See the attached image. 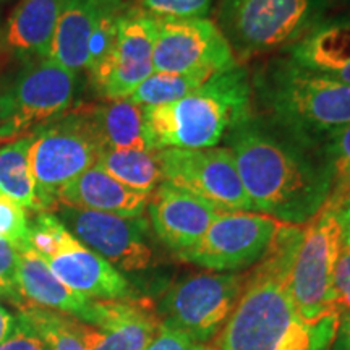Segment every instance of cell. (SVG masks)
Masks as SVG:
<instances>
[{"instance_id":"obj_1","label":"cell","mask_w":350,"mask_h":350,"mask_svg":"<svg viewBox=\"0 0 350 350\" xmlns=\"http://www.w3.org/2000/svg\"><path fill=\"white\" fill-rule=\"evenodd\" d=\"M227 143L253 211L305 226L325 208L332 188L326 146L253 117L232 129Z\"/></svg>"},{"instance_id":"obj_2","label":"cell","mask_w":350,"mask_h":350,"mask_svg":"<svg viewBox=\"0 0 350 350\" xmlns=\"http://www.w3.org/2000/svg\"><path fill=\"white\" fill-rule=\"evenodd\" d=\"M304 227L282 224L256 262L237 306L216 336L217 350H327L340 313L310 321L297 310L288 281Z\"/></svg>"},{"instance_id":"obj_3","label":"cell","mask_w":350,"mask_h":350,"mask_svg":"<svg viewBox=\"0 0 350 350\" xmlns=\"http://www.w3.org/2000/svg\"><path fill=\"white\" fill-rule=\"evenodd\" d=\"M253 88L242 65L216 73L185 98L143 107L150 148H213L252 117Z\"/></svg>"},{"instance_id":"obj_4","label":"cell","mask_w":350,"mask_h":350,"mask_svg":"<svg viewBox=\"0 0 350 350\" xmlns=\"http://www.w3.org/2000/svg\"><path fill=\"white\" fill-rule=\"evenodd\" d=\"M253 85L271 122L308 142H329L350 124V85L310 72L292 57L269 62Z\"/></svg>"},{"instance_id":"obj_5","label":"cell","mask_w":350,"mask_h":350,"mask_svg":"<svg viewBox=\"0 0 350 350\" xmlns=\"http://www.w3.org/2000/svg\"><path fill=\"white\" fill-rule=\"evenodd\" d=\"M29 167L42 211L59 204L60 190L96 165L103 150L88 113H70L31 133Z\"/></svg>"},{"instance_id":"obj_6","label":"cell","mask_w":350,"mask_h":350,"mask_svg":"<svg viewBox=\"0 0 350 350\" xmlns=\"http://www.w3.org/2000/svg\"><path fill=\"white\" fill-rule=\"evenodd\" d=\"M321 0H221L217 26L245 60L286 46L304 36Z\"/></svg>"},{"instance_id":"obj_7","label":"cell","mask_w":350,"mask_h":350,"mask_svg":"<svg viewBox=\"0 0 350 350\" xmlns=\"http://www.w3.org/2000/svg\"><path fill=\"white\" fill-rule=\"evenodd\" d=\"M342 242V219L338 209L327 204L304 226L288 288L297 310L305 319L317 321L339 312L336 308L334 271Z\"/></svg>"},{"instance_id":"obj_8","label":"cell","mask_w":350,"mask_h":350,"mask_svg":"<svg viewBox=\"0 0 350 350\" xmlns=\"http://www.w3.org/2000/svg\"><path fill=\"white\" fill-rule=\"evenodd\" d=\"M247 282L242 273H200L165 292L161 321L200 342L216 338L237 306Z\"/></svg>"},{"instance_id":"obj_9","label":"cell","mask_w":350,"mask_h":350,"mask_svg":"<svg viewBox=\"0 0 350 350\" xmlns=\"http://www.w3.org/2000/svg\"><path fill=\"white\" fill-rule=\"evenodd\" d=\"M157 156L163 182L198 196L219 211H253L229 148H165Z\"/></svg>"},{"instance_id":"obj_10","label":"cell","mask_w":350,"mask_h":350,"mask_svg":"<svg viewBox=\"0 0 350 350\" xmlns=\"http://www.w3.org/2000/svg\"><path fill=\"white\" fill-rule=\"evenodd\" d=\"M282 224L260 213L221 211L203 239L177 256L213 273L247 269L266 255Z\"/></svg>"},{"instance_id":"obj_11","label":"cell","mask_w":350,"mask_h":350,"mask_svg":"<svg viewBox=\"0 0 350 350\" xmlns=\"http://www.w3.org/2000/svg\"><path fill=\"white\" fill-rule=\"evenodd\" d=\"M234 51L219 26L208 18H157L152 52L154 72L211 78L234 68Z\"/></svg>"},{"instance_id":"obj_12","label":"cell","mask_w":350,"mask_h":350,"mask_svg":"<svg viewBox=\"0 0 350 350\" xmlns=\"http://www.w3.org/2000/svg\"><path fill=\"white\" fill-rule=\"evenodd\" d=\"M55 216L83 245L124 273L146 271L152 262V250L146 242V222L143 217L65 206L55 208Z\"/></svg>"},{"instance_id":"obj_13","label":"cell","mask_w":350,"mask_h":350,"mask_svg":"<svg viewBox=\"0 0 350 350\" xmlns=\"http://www.w3.org/2000/svg\"><path fill=\"white\" fill-rule=\"evenodd\" d=\"M77 73L51 57L29 62L21 70L7 96L8 137H18L33 126L46 125L72 106Z\"/></svg>"},{"instance_id":"obj_14","label":"cell","mask_w":350,"mask_h":350,"mask_svg":"<svg viewBox=\"0 0 350 350\" xmlns=\"http://www.w3.org/2000/svg\"><path fill=\"white\" fill-rule=\"evenodd\" d=\"M157 38V16L129 8L119 13L117 41L103 75L94 81L109 100L126 99L154 73L152 52Z\"/></svg>"},{"instance_id":"obj_15","label":"cell","mask_w":350,"mask_h":350,"mask_svg":"<svg viewBox=\"0 0 350 350\" xmlns=\"http://www.w3.org/2000/svg\"><path fill=\"white\" fill-rule=\"evenodd\" d=\"M161 317L144 299L94 300L91 325L77 319L86 350H144L161 326Z\"/></svg>"},{"instance_id":"obj_16","label":"cell","mask_w":350,"mask_h":350,"mask_svg":"<svg viewBox=\"0 0 350 350\" xmlns=\"http://www.w3.org/2000/svg\"><path fill=\"white\" fill-rule=\"evenodd\" d=\"M60 282L90 300H124L133 297L125 275L83 245L68 229L49 258L44 260Z\"/></svg>"},{"instance_id":"obj_17","label":"cell","mask_w":350,"mask_h":350,"mask_svg":"<svg viewBox=\"0 0 350 350\" xmlns=\"http://www.w3.org/2000/svg\"><path fill=\"white\" fill-rule=\"evenodd\" d=\"M148 213L157 237L177 255L198 243L221 211L198 196L163 182L150 196Z\"/></svg>"},{"instance_id":"obj_18","label":"cell","mask_w":350,"mask_h":350,"mask_svg":"<svg viewBox=\"0 0 350 350\" xmlns=\"http://www.w3.org/2000/svg\"><path fill=\"white\" fill-rule=\"evenodd\" d=\"M18 250V286L26 304L54 310L78 321L91 325L94 300L86 299L57 279L49 265L29 245Z\"/></svg>"},{"instance_id":"obj_19","label":"cell","mask_w":350,"mask_h":350,"mask_svg":"<svg viewBox=\"0 0 350 350\" xmlns=\"http://www.w3.org/2000/svg\"><path fill=\"white\" fill-rule=\"evenodd\" d=\"M148 201L150 196L131 190L99 165L85 170L59 193V204L124 217H142Z\"/></svg>"},{"instance_id":"obj_20","label":"cell","mask_w":350,"mask_h":350,"mask_svg":"<svg viewBox=\"0 0 350 350\" xmlns=\"http://www.w3.org/2000/svg\"><path fill=\"white\" fill-rule=\"evenodd\" d=\"M67 0H21L7 23L8 49L21 59H47Z\"/></svg>"},{"instance_id":"obj_21","label":"cell","mask_w":350,"mask_h":350,"mask_svg":"<svg viewBox=\"0 0 350 350\" xmlns=\"http://www.w3.org/2000/svg\"><path fill=\"white\" fill-rule=\"evenodd\" d=\"M104 0H67L52 39L49 57L72 72L88 70L90 44Z\"/></svg>"},{"instance_id":"obj_22","label":"cell","mask_w":350,"mask_h":350,"mask_svg":"<svg viewBox=\"0 0 350 350\" xmlns=\"http://www.w3.org/2000/svg\"><path fill=\"white\" fill-rule=\"evenodd\" d=\"M291 57L310 72L350 85V21L305 34L292 47Z\"/></svg>"},{"instance_id":"obj_23","label":"cell","mask_w":350,"mask_h":350,"mask_svg":"<svg viewBox=\"0 0 350 350\" xmlns=\"http://www.w3.org/2000/svg\"><path fill=\"white\" fill-rule=\"evenodd\" d=\"M100 146L107 150H151L144 125L143 107L131 99L109 100L88 112Z\"/></svg>"},{"instance_id":"obj_24","label":"cell","mask_w":350,"mask_h":350,"mask_svg":"<svg viewBox=\"0 0 350 350\" xmlns=\"http://www.w3.org/2000/svg\"><path fill=\"white\" fill-rule=\"evenodd\" d=\"M96 165L131 190L148 196H151L152 191L163 183V169L154 150L135 151L103 148Z\"/></svg>"},{"instance_id":"obj_25","label":"cell","mask_w":350,"mask_h":350,"mask_svg":"<svg viewBox=\"0 0 350 350\" xmlns=\"http://www.w3.org/2000/svg\"><path fill=\"white\" fill-rule=\"evenodd\" d=\"M31 135L0 146V193L18 203L25 209L42 211L36 196V187L29 167Z\"/></svg>"},{"instance_id":"obj_26","label":"cell","mask_w":350,"mask_h":350,"mask_svg":"<svg viewBox=\"0 0 350 350\" xmlns=\"http://www.w3.org/2000/svg\"><path fill=\"white\" fill-rule=\"evenodd\" d=\"M18 310L51 350H86L78 334L77 319L33 304H26Z\"/></svg>"},{"instance_id":"obj_27","label":"cell","mask_w":350,"mask_h":350,"mask_svg":"<svg viewBox=\"0 0 350 350\" xmlns=\"http://www.w3.org/2000/svg\"><path fill=\"white\" fill-rule=\"evenodd\" d=\"M209 78L200 75H180V73L154 72L137 88L129 99L142 107L163 106L185 98L191 91L203 85Z\"/></svg>"},{"instance_id":"obj_28","label":"cell","mask_w":350,"mask_h":350,"mask_svg":"<svg viewBox=\"0 0 350 350\" xmlns=\"http://www.w3.org/2000/svg\"><path fill=\"white\" fill-rule=\"evenodd\" d=\"M326 154L332 178L331 195L326 204L338 209L350 193V124L329 138Z\"/></svg>"},{"instance_id":"obj_29","label":"cell","mask_w":350,"mask_h":350,"mask_svg":"<svg viewBox=\"0 0 350 350\" xmlns=\"http://www.w3.org/2000/svg\"><path fill=\"white\" fill-rule=\"evenodd\" d=\"M0 239L10 242L15 248L29 245V219L26 209L0 193Z\"/></svg>"},{"instance_id":"obj_30","label":"cell","mask_w":350,"mask_h":350,"mask_svg":"<svg viewBox=\"0 0 350 350\" xmlns=\"http://www.w3.org/2000/svg\"><path fill=\"white\" fill-rule=\"evenodd\" d=\"M0 299L18 308L26 305L18 286V250L3 239H0Z\"/></svg>"},{"instance_id":"obj_31","label":"cell","mask_w":350,"mask_h":350,"mask_svg":"<svg viewBox=\"0 0 350 350\" xmlns=\"http://www.w3.org/2000/svg\"><path fill=\"white\" fill-rule=\"evenodd\" d=\"M213 0H139L144 12L157 18H204Z\"/></svg>"},{"instance_id":"obj_32","label":"cell","mask_w":350,"mask_h":350,"mask_svg":"<svg viewBox=\"0 0 350 350\" xmlns=\"http://www.w3.org/2000/svg\"><path fill=\"white\" fill-rule=\"evenodd\" d=\"M144 350H217L216 345H209L208 342H200L183 332L169 327L161 323L159 329L151 344Z\"/></svg>"},{"instance_id":"obj_33","label":"cell","mask_w":350,"mask_h":350,"mask_svg":"<svg viewBox=\"0 0 350 350\" xmlns=\"http://www.w3.org/2000/svg\"><path fill=\"white\" fill-rule=\"evenodd\" d=\"M0 350H51L31 323L23 314H16V325L10 336L0 344Z\"/></svg>"},{"instance_id":"obj_34","label":"cell","mask_w":350,"mask_h":350,"mask_svg":"<svg viewBox=\"0 0 350 350\" xmlns=\"http://www.w3.org/2000/svg\"><path fill=\"white\" fill-rule=\"evenodd\" d=\"M334 294L336 308L339 312L350 310V239H344L336 265Z\"/></svg>"},{"instance_id":"obj_35","label":"cell","mask_w":350,"mask_h":350,"mask_svg":"<svg viewBox=\"0 0 350 350\" xmlns=\"http://www.w3.org/2000/svg\"><path fill=\"white\" fill-rule=\"evenodd\" d=\"M336 340H338V350H350V310L340 312Z\"/></svg>"},{"instance_id":"obj_36","label":"cell","mask_w":350,"mask_h":350,"mask_svg":"<svg viewBox=\"0 0 350 350\" xmlns=\"http://www.w3.org/2000/svg\"><path fill=\"white\" fill-rule=\"evenodd\" d=\"M16 325V317L0 304V344L5 340Z\"/></svg>"},{"instance_id":"obj_37","label":"cell","mask_w":350,"mask_h":350,"mask_svg":"<svg viewBox=\"0 0 350 350\" xmlns=\"http://www.w3.org/2000/svg\"><path fill=\"white\" fill-rule=\"evenodd\" d=\"M0 138L8 137V104L5 93H0Z\"/></svg>"},{"instance_id":"obj_38","label":"cell","mask_w":350,"mask_h":350,"mask_svg":"<svg viewBox=\"0 0 350 350\" xmlns=\"http://www.w3.org/2000/svg\"><path fill=\"white\" fill-rule=\"evenodd\" d=\"M338 211L340 214V219H342V224H344V237L350 239V193L347 195V198L340 203Z\"/></svg>"},{"instance_id":"obj_39","label":"cell","mask_w":350,"mask_h":350,"mask_svg":"<svg viewBox=\"0 0 350 350\" xmlns=\"http://www.w3.org/2000/svg\"><path fill=\"white\" fill-rule=\"evenodd\" d=\"M344 239H345V237H344Z\"/></svg>"}]
</instances>
